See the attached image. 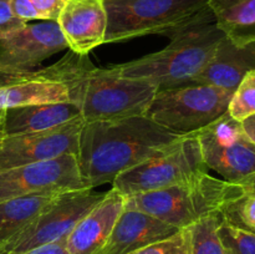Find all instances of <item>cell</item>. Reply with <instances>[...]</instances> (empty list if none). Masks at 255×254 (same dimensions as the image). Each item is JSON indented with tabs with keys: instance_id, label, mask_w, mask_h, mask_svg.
Segmentation results:
<instances>
[{
	"instance_id": "obj_1",
	"label": "cell",
	"mask_w": 255,
	"mask_h": 254,
	"mask_svg": "<svg viewBox=\"0 0 255 254\" xmlns=\"http://www.w3.org/2000/svg\"><path fill=\"white\" fill-rule=\"evenodd\" d=\"M35 77L61 82L86 124L143 116L159 87L146 80L100 69L89 55L67 51L51 66L35 71Z\"/></svg>"
},
{
	"instance_id": "obj_2",
	"label": "cell",
	"mask_w": 255,
	"mask_h": 254,
	"mask_svg": "<svg viewBox=\"0 0 255 254\" xmlns=\"http://www.w3.org/2000/svg\"><path fill=\"white\" fill-rule=\"evenodd\" d=\"M181 136L144 115L85 122L76 154L82 182L90 189L112 183L117 176L151 158Z\"/></svg>"
},
{
	"instance_id": "obj_3",
	"label": "cell",
	"mask_w": 255,
	"mask_h": 254,
	"mask_svg": "<svg viewBox=\"0 0 255 254\" xmlns=\"http://www.w3.org/2000/svg\"><path fill=\"white\" fill-rule=\"evenodd\" d=\"M167 36L171 42L161 51L110 67L120 76L146 80L159 89L191 84L206 67L226 35L207 6Z\"/></svg>"
},
{
	"instance_id": "obj_4",
	"label": "cell",
	"mask_w": 255,
	"mask_h": 254,
	"mask_svg": "<svg viewBox=\"0 0 255 254\" xmlns=\"http://www.w3.org/2000/svg\"><path fill=\"white\" fill-rule=\"evenodd\" d=\"M244 193L241 184L202 174L192 181L132 194L125 199V208L143 212L164 223L183 229L212 214Z\"/></svg>"
},
{
	"instance_id": "obj_5",
	"label": "cell",
	"mask_w": 255,
	"mask_h": 254,
	"mask_svg": "<svg viewBox=\"0 0 255 254\" xmlns=\"http://www.w3.org/2000/svg\"><path fill=\"white\" fill-rule=\"evenodd\" d=\"M233 91L187 84L159 89L144 116L177 134H192L228 112Z\"/></svg>"
},
{
	"instance_id": "obj_6",
	"label": "cell",
	"mask_w": 255,
	"mask_h": 254,
	"mask_svg": "<svg viewBox=\"0 0 255 254\" xmlns=\"http://www.w3.org/2000/svg\"><path fill=\"white\" fill-rule=\"evenodd\" d=\"M209 0H104L106 42H122L144 35H167L181 26Z\"/></svg>"
},
{
	"instance_id": "obj_7",
	"label": "cell",
	"mask_w": 255,
	"mask_h": 254,
	"mask_svg": "<svg viewBox=\"0 0 255 254\" xmlns=\"http://www.w3.org/2000/svg\"><path fill=\"white\" fill-rule=\"evenodd\" d=\"M196 134H182L166 148L125 171L112 188L125 197L169 188L208 173Z\"/></svg>"
},
{
	"instance_id": "obj_8",
	"label": "cell",
	"mask_w": 255,
	"mask_h": 254,
	"mask_svg": "<svg viewBox=\"0 0 255 254\" xmlns=\"http://www.w3.org/2000/svg\"><path fill=\"white\" fill-rule=\"evenodd\" d=\"M105 194L90 188L59 194L24 231L0 248V254H19L42 244L66 241L75 226Z\"/></svg>"
},
{
	"instance_id": "obj_9",
	"label": "cell",
	"mask_w": 255,
	"mask_h": 254,
	"mask_svg": "<svg viewBox=\"0 0 255 254\" xmlns=\"http://www.w3.org/2000/svg\"><path fill=\"white\" fill-rule=\"evenodd\" d=\"M194 134L206 166L223 179L241 184L255 173V144L229 112Z\"/></svg>"
},
{
	"instance_id": "obj_10",
	"label": "cell",
	"mask_w": 255,
	"mask_h": 254,
	"mask_svg": "<svg viewBox=\"0 0 255 254\" xmlns=\"http://www.w3.org/2000/svg\"><path fill=\"white\" fill-rule=\"evenodd\" d=\"M86 188L74 154L0 169V203L34 194H60Z\"/></svg>"
},
{
	"instance_id": "obj_11",
	"label": "cell",
	"mask_w": 255,
	"mask_h": 254,
	"mask_svg": "<svg viewBox=\"0 0 255 254\" xmlns=\"http://www.w3.org/2000/svg\"><path fill=\"white\" fill-rule=\"evenodd\" d=\"M84 125L80 116L45 131L0 136V169L50 161L66 154L76 156Z\"/></svg>"
},
{
	"instance_id": "obj_12",
	"label": "cell",
	"mask_w": 255,
	"mask_h": 254,
	"mask_svg": "<svg viewBox=\"0 0 255 254\" xmlns=\"http://www.w3.org/2000/svg\"><path fill=\"white\" fill-rule=\"evenodd\" d=\"M66 49V40L57 21L27 22L0 39V65L19 71H32V67Z\"/></svg>"
},
{
	"instance_id": "obj_13",
	"label": "cell",
	"mask_w": 255,
	"mask_h": 254,
	"mask_svg": "<svg viewBox=\"0 0 255 254\" xmlns=\"http://www.w3.org/2000/svg\"><path fill=\"white\" fill-rule=\"evenodd\" d=\"M57 24L70 51L89 55L105 44L107 12L104 0H67Z\"/></svg>"
},
{
	"instance_id": "obj_14",
	"label": "cell",
	"mask_w": 255,
	"mask_h": 254,
	"mask_svg": "<svg viewBox=\"0 0 255 254\" xmlns=\"http://www.w3.org/2000/svg\"><path fill=\"white\" fill-rule=\"evenodd\" d=\"M182 229L149 214L125 208L106 243L95 254H131L143 247L172 237Z\"/></svg>"
},
{
	"instance_id": "obj_15",
	"label": "cell",
	"mask_w": 255,
	"mask_h": 254,
	"mask_svg": "<svg viewBox=\"0 0 255 254\" xmlns=\"http://www.w3.org/2000/svg\"><path fill=\"white\" fill-rule=\"evenodd\" d=\"M126 197L115 188L75 226L66 239L70 254H95L111 234L117 219L125 209Z\"/></svg>"
},
{
	"instance_id": "obj_16",
	"label": "cell",
	"mask_w": 255,
	"mask_h": 254,
	"mask_svg": "<svg viewBox=\"0 0 255 254\" xmlns=\"http://www.w3.org/2000/svg\"><path fill=\"white\" fill-rule=\"evenodd\" d=\"M255 70V41L239 45L224 36L213 56L191 84L209 85L236 91L248 72Z\"/></svg>"
},
{
	"instance_id": "obj_17",
	"label": "cell",
	"mask_w": 255,
	"mask_h": 254,
	"mask_svg": "<svg viewBox=\"0 0 255 254\" xmlns=\"http://www.w3.org/2000/svg\"><path fill=\"white\" fill-rule=\"evenodd\" d=\"M80 116V110L70 101L14 107L5 110L2 136L45 131Z\"/></svg>"
},
{
	"instance_id": "obj_18",
	"label": "cell",
	"mask_w": 255,
	"mask_h": 254,
	"mask_svg": "<svg viewBox=\"0 0 255 254\" xmlns=\"http://www.w3.org/2000/svg\"><path fill=\"white\" fill-rule=\"evenodd\" d=\"M217 25L236 44L255 41V0H209Z\"/></svg>"
},
{
	"instance_id": "obj_19",
	"label": "cell",
	"mask_w": 255,
	"mask_h": 254,
	"mask_svg": "<svg viewBox=\"0 0 255 254\" xmlns=\"http://www.w3.org/2000/svg\"><path fill=\"white\" fill-rule=\"evenodd\" d=\"M66 101L69 92L61 82L35 77V71L32 79L0 87V110Z\"/></svg>"
},
{
	"instance_id": "obj_20",
	"label": "cell",
	"mask_w": 255,
	"mask_h": 254,
	"mask_svg": "<svg viewBox=\"0 0 255 254\" xmlns=\"http://www.w3.org/2000/svg\"><path fill=\"white\" fill-rule=\"evenodd\" d=\"M57 196L59 194H34L1 202L0 248L24 231Z\"/></svg>"
},
{
	"instance_id": "obj_21",
	"label": "cell",
	"mask_w": 255,
	"mask_h": 254,
	"mask_svg": "<svg viewBox=\"0 0 255 254\" xmlns=\"http://www.w3.org/2000/svg\"><path fill=\"white\" fill-rule=\"evenodd\" d=\"M221 213L202 218L182 229L187 254H226L218 236Z\"/></svg>"
},
{
	"instance_id": "obj_22",
	"label": "cell",
	"mask_w": 255,
	"mask_h": 254,
	"mask_svg": "<svg viewBox=\"0 0 255 254\" xmlns=\"http://www.w3.org/2000/svg\"><path fill=\"white\" fill-rule=\"evenodd\" d=\"M221 217L232 226L255 234V193L244 192L223 207Z\"/></svg>"
},
{
	"instance_id": "obj_23",
	"label": "cell",
	"mask_w": 255,
	"mask_h": 254,
	"mask_svg": "<svg viewBox=\"0 0 255 254\" xmlns=\"http://www.w3.org/2000/svg\"><path fill=\"white\" fill-rule=\"evenodd\" d=\"M218 236L226 254H255V234L232 226L222 217Z\"/></svg>"
},
{
	"instance_id": "obj_24",
	"label": "cell",
	"mask_w": 255,
	"mask_h": 254,
	"mask_svg": "<svg viewBox=\"0 0 255 254\" xmlns=\"http://www.w3.org/2000/svg\"><path fill=\"white\" fill-rule=\"evenodd\" d=\"M228 112L241 122L255 114V70L244 76L233 92Z\"/></svg>"
},
{
	"instance_id": "obj_25",
	"label": "cell",
	"mask_w": 255,
	"mask_h": 254,
	"mask_svg": "<svg viewBox=\"0 0 255 254\" xmlns=\"http://www.w3.org/2000/svg\"><path fill=\"white\" fill-rule=\"evenodd\" d=\"M131 254H187L183 232L179 231L172 237L143 247Z\"/></svg>"
},
{
	"instance_id": "obj_26",
	"label": "cell",
	"mask_w": 255,
	"mask_h": 254,
	"mask_svg": "<svg viewBox=\"0 0 255 254\" xmlns=\"http://www.w3.org/2000/svg\"><path fill=\"white\" fill-rule=\"evenodd\" d=\"M41 20L57 21L67 0H30Z\"/></svg>"
},
{
	"instance_id": "obj_27",
	"label": "cell",
	"mask_w": 255,
	"mask_h": 254,
	"mask_svg": "<svg viewBox=\"0 0 255 254\" xmlns=\"http://www.w3.org/2000/svg\"><path fill=\"white\" fill-rule=\"evenodd\" d=\"M24 22L14 16L9 0H0V39L24 26Z\"/></svg>"
},
{
	"instance_id": "obj_28",
	"label": "cell",
	"mask_w": 255,
	"mask_h": 254,
	"mask_svg": "<svg viewBox=\"0 0 255 254\" xmlns=\"http://www.w3.org/2000/svg\"><path fill=\"white\" fill-rule=\"evenodd\" d=\"M9 4L14 16L24 24L32 20H41L30 0H9Z\"/></svg>"
},
{
	"instance_id": "obj_29",
	"label": "cell",
	"mask_w": 255,
	"mask_h": 254,
	"mask_svg": "<svg viewBox=\"0 0 255 254\" xmlns=\"http://www.w3.org/2000/svg\"><path fill=\"white\" fill-rule=\"evenodd\" d=\"M34 77V71H19L0 65V87L9 86L16 82L25 81Z\"/></svg>"
},
{
	"instance_id": "obj_30",
	"label": "cell",
	"mask_w": 255,
	"mask_h": 254,
	"mask_svg": "<svg viewBox=\"0 0 255 254\" xmlns=\"http://www.w3.org/2000/svg\"><path fill=\"white\" fill-rule=\"evenodd\" d=\"M19 254H70L66 248V241L55 242V243L42 244L35 248L25 251Z\"/></svg>"
},
{
	"instance_id": "obj_31",
	"label": "cell",
	"mask_w": 255,
	"mask_h": 254,
	"mask_svg": "<svg viewBox=\"0 0 255 254\" xmlns=\"http://www.w3.org/2000/svg\"><path fill=\"white\" fill-rule=\"evenodd\" d=\"M242 126H243V129L247 136H248V138L255 144V114L243 120Z\"/></svg>"
},
{
	"instance_id": "obj_32",
	"label": "cell",
	"mask_w": 255,
	"mask_h": 254,
	"mask_svg": "<svg viewBox=\"0 0 255 254\" xmlns=\"http://www.w3.org/2000/svg\"><path fill=\"white\" fill-rule=\"evenodd\" d=\"M242 188L244 192H248V193H255V173L252 174L251 177L243 181L241 183Z\"/></svg>"
},
{
	"instance_id": "obj_33",
	"label": "cell",
	"mask_w": 255,
	"mask_h": 254,
	"mask_svg": "<svg viewBox=\"0 0 255 254\" xmlns=\"http://www.w3.org/2000/svg\"><path fill=\"white\" fill-rule=\"evenodd\" d=\"M5 110H0V136H2V121H4Z\"/></svg>"
}]
</instances>
